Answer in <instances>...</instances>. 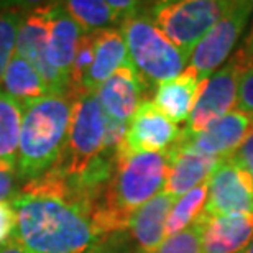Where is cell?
<instances>
[{
	"label": "cell",
	"mask_w": 253,
	"mask_h": 253,
	"mask_svg": "<svg viewBox=\"0 0 253 253\" xmlns=\"http://www.w3.org/2000/svg\"><path fill=\"white\" fill-rule=\"evenodd\" d=\"M13 237L28 253H87L100 240L85 202L43 192H18Z\"/></svg>",
	"instance_id": "obj_1"
},
{
	"label": "cell",
	"mask_w": 253,
	"mask_h": 253,
	"mask_svg": "<svg viewBox=\"0 0 253 253\" xmlns=\"http://www.w3.org/2000/svg\"><path fill=\"white\" fill-rule=\"evenodd\" d=\"M166 174V153H126L120 150L112 176L92 206V222L100 239L125 232L131 214L163 192Z\"/></svg>",
	"instance_id": "obj_2"
},
{
	"label": "cell",
	"mask_w": 253,
	"mask_h": 253,
	"mask_svg": "<svg viewBox=\"0 0 253 253\" xmlns=\"http://www.w3.org/2000/svg\"><path fill=\"white\" fill-rule=\"evenodd\" d=\"M73 94H48L23 107L17 173L23 183L58 163L68 141L74 107Z\"/></svg>",
	"instance_id": "obj_3"
},
{
	"label": "cell",
	"mask_w": 253,
	"mask_h": 253,
	"mask_svg": "<svg viewBox=\"0 0 253 253\" xmlns=\"http://www.w3.org/2000/svg\"><path fill=\"white\" fill-rule=\"evenodd\" d=\"M120 30L130 63L146 87L178 78L188 68L189 56L176 48L151 23L143 10L126 17L120 23Z\"/></svg>",
	"instance_id": "obj_4"
},
{
	"label": "cell",
	"mask_w": 253,
	"mask_h": 253,
	"mask_svg": "<svg viewBox=\"0 0 253 253\" xmlns=\"http://www.w3.org/2000/svg\"><path fill=\"white\" fill-rule=\"evenodd\" d=\"M229 0H163L151 3V23L186 56L191 58L201 38L230 7Z\"/></svg>",
	"instance_id": "obj_5"
},
{
	"label": "cell",
	"mask_w": 253,
	"mask_h": 253,
	"mask_svg": "<svg viewBox=\"0 0 253 253\" xmlns=\"http://www.w3.org/2000/svg\"><path fill=\"white\" fill-rule=\"evenodd\" d=\"M253 12L250 0H234L229 10L196 44L189 58L188 69L201 81L211 78L222 64L229 61L237 42L242 37Z\"/></svg>",
	"instance_id": "obj_6"
},
{
	"label": "cell",
	"mask_w": 253,
	"mask_h": 253,
	"mask_svg": "<svg viewBox=\"0 0 253 253\" xmlns=\"http://www.w3.org/2000/svg\"><path fill=\"white\" fill-rule=\"evenodd\" d=\"M245 68L247 66L239 54L234 53V56L229 58L225 66H222L202 83L192 112L186 122V131L199 133L237 109L239 83Z\"/></svg>",
	"instance_id": "obj_7"
},
{
	"label": "cell",
	"mask_w": 253,
	"mask_h": 253,
	"mask_svg": "<svg viewBox=\"0 0 253 253\" xmlns=\"http://www.w3.org/2000/svg\"><path fill=\"white\" fill-rule=\"evenodd\" d=\"M207 183V201L202 214H253V181L249 169L220 160Z\"/></svg>",
	"instance_id": "obj_8"
},
{
	"label": "cell",
	"mask_w": 253,
	"mask_h": 253,
	"mask_svg": "<svg viewBox=\"0 0 253 253\" xmlns=\"http://www.w3.org/2000/svg\"><path fill=\"white\" fill-rule=\"evenodd\" d=\"M48 15L49 5L25 8L18 27L15 54L27 59L38 71L49 94H71L66 81L48 63Z\"/></svg>",
	"instance_id": "obj_9"
},
{
	"label": "cell",
	"mask_w": 253,
	"mask_h": 253,
	"mask_svg": "<svg viewBox=\"0 0 253 253\" xmlns=\"http://www.w3.org/2000/svg\"><path fill=\"white\" fill-rule=\"evenodd\" d=\"M179 133V126L166 119L151 100H143L126 125L120 150L126 153H166Z\"/></svg>",
	"instance_id": "obj_10"
},
{
	"label": "cell",
	"mask_w": 253,
	"mask_h": 253,
	"mask_svg": "<svg viewBox=\"0 0 253 253\" xmlns=\"http://www.w3.org/2000/svg\"><path fill=\"white\" fill-rule=\"evenodd\" d=\"M253 130V114L234 109L199 133L181 130L183 140L196 151L217 160L230 158Z\"/></svg>",
	"instance_id": "obj_11"
},
{
	"label": "cell",
	"mask_w": 253,
	"mask_h": 253,
	"mask_svg": "<svg viewBox=\"0 0 253 253\" xmlns=\"http://www.w3.org/2000/svg\"><path fill=\"white\" fill-rule=\"evenodd\" d=\"M166 156H168V174L163 192L173 199H178L186 192L204 184L220 163V160L214 156L196 151L183 140L181 133L176 143L166 151Z\"/></svg>",
	"instance_id": "obj_12"
},
{
	"label": "cell",
	"mask_w": 253,
	"mask_h": 253,
	"mask_svg": "<svg viewBox=\"0 0 253 253\" xmlns=\"http://www.w3.org/2000/svg\"><path fill=\"white\" fill-rule=\"evenodd\" d=\"M84 30L71 17L64 3H51L48 15V49L46 56L51 68L66 81L69 87L76 51Z\"/></svg>",
	"instance_id": "obj_13"
},
{
	"label": "cell",
	"mask_w": 253,
	"mask_h": 253,
	"mask_svg": "<svg viewBox=\"0 0 253 253\" xmlns=\"http://www.w3.org/2000/svg\"><path fill=\"white\" fill-rule=\"evenodd\" d=\"M202 253H244L253 242V214L197 217Z\"/></svg>",
	"instance_id": "obj_14"
},
{
	"label": "cell",
	"mask_w": 253,
	"mask_h": 253,
	"mask_svg": "<svg viewBox=\"0 0 253 253\" xmlns=\"http://www.w3.org/2000/svg\"><path fill=\"white\" fill-rule=\"evenodd\" d=\"M145 87V83L128 59V63L100 85L95 97L109 119L128 124L138 105L143 102Z\"/></svg>",
	"instance_id": "obj_15"
},
{
	"label": "cell",
	"mask_w": 253,
	"mask_h": 253,
	"mask_svg": "<svg viewBox=\"0 0 253 253\" xmlns=\"http://www.w3.org/2000/svg\"><path fill=\"white\" fill-rule=\"evenodd\" d=\"M176 199L160 192L131 214L125 237L133 253H153L163 244L166 220Z\"/></svg>",
	"instance_id": "obj_16"
},
{
	"label": "cell",
	"mask_w": 253,
	"mask_h": 253,
	"mask_svg": "<svg viewBox=\"0 0 253 253\" xmlns=\"http://www.w3.org/2000/svg\"><path fill=\"white\" fill-rule=\"evenodd\" d=\"M126 63L128 51L122 30L115 27L95 32L94 59L81 84V94H95L100 85Z\"/></svg>",
	"instance_id": "obj_17"
},
{
	"label": "cell",
	"mask_w": 253,
	"mask_h": 253,
	"mask_svg": "<svg viewBox=\"0 0 253 253\" xmlns=\"http://www.w3.org/2000/svg\"><path fill=\"white\" fill-rule=\"evenodd\" d=\"M204 81L186 68L181 76L156 85L153 102L156 109L171 120L174 125L186 124L199 95V89Z\"/></svg>",
	"instance_id": "obj_18"
},
{
	"label": "cell",
	"mask_w": 253,
	"mask_h": 253,
	"mask_svg": "<svg viewBox=\"0 0 253 253\" xmlns=\"http://www.w3.org/2000/svg\"><path fill=\"white\" fill-rule=\"evenodd\" d=\"M0 85H2L0 89L2 92L10 95L23 107L49 94L38 71L27 59L20 58L17 54L10 59Z\"/></svg>",
	"instance_id": "obj_19"
},
{
	"label": "cell",
	"mask_w": 253,
	"mask_h": 253,
	"mask_svg": "<svg viewBox=\"0 0 253 253\" xmlns=\"http://www.w3.org/2000/svg\"><path fill=\"white\" fill-rule=\"evenodd\" d=\"M23 105L0 90V161L17 166Z\"/></svg>",
	"instance_id": "obj_20"
},
{
	"label": "cell",
	"mask_w": 253,
	"mask_h": 253,
	"mask_svg": "<svg viewBox=\"0 0 253 253\" xmlns=\"http://www.w3.org/2000/svg\"><path fill=\"white\" fill-rule=\"evenodd\" d=\"M64 7L85 33L115 28L117 23H122L119 13L104 0H68Z\"/></svg>",
	"instance_id": "obj_21"
},
{
	"label": "cell",
	"mask_w": 253,
	"mask_h": 253,
	"mask_svg": "<svg viewBox=\"0 0 253 253\" xmlns=\"http://www.w3.org/2000/svg\"><path fill=\"white\" fill-rule=\"evenodd\" d=\"M207 201V183L197 186L192 191L186 192L184 196L178 197L171 211L168 214V220H166V230L165 235L166 239L171 235H176L184 229H188L191 224H194V220L204 212Z\"/></svg>",
	"instance_id": "obj_22"
},
{
	"label": "cell",
	"mask_w": 253,
	"mask_h": 253,
	"mask_svg": "<svg viewBox=\"0 0 253 253\" xmlns=\"http://www.w3.org/2000/svg\"><path fill=\"white\" fill-rule=\"evenodd\" d=\"M27 7L0 3V83L10 59L15 56L18 27Z\"/></svg>",
	"instance_id": "obj_23"
},
{
	"label": "cell",
	"mask_w": 253,
	"mask_h": 253,
	"mask_svg": "<svg viewBox=\"0 0 253 253\" xmlns=\"http://www.w3.org/2000/svg\"><path fill=\"white\" fill-rule=\"evenodd\" d=\"M153 253H202L199 220L196 219L194 224H191L188 229L165 239Z\"/></svg>",
	"instance_id": "obj_24"
},
{
	"label": "cell",
	"mask_w": 253,
	"mask_h": 253,
	"mask_svg": "<svg viewBox=\"0 0 253 253\" xmlns=\"http://www.w3.org/2000/svg\"><path fill=\"white\" fill-rule=\"evenodd\" d=\"M23 181L17 173V166L0 161V202L12 201L18 194Z\"/></svg>",
	"instance_id": "obj_25"
},
{
	"label": "cell",
	"mask_w": 253,
	"mask_h": 253,
	"mask_svg": "<svg viewBox=\"0 0 253 253\" xmlns=\"http://www.w3.org/2000/svg\"><path fill=\"white\" fill-rule=\"evenodd\" d=\"M237 109L253 114V63L245 68L239 83V99Z\"/></svg>",
	"instance_id": "obj_26"
},
{
	"label": "cell",
	"mask_w": 253,
	"mask_h": 253,
	"mask_svg": "<svg viewBox=\"0 0 253 253\" xmlns=\"http://www.w3.org/2000/svg\"><path fill=\"white\" fill-rule=\"evenodd\" d=\"M87 253H133L125 237V232L105 237L104 242H97Z\"/></svg>",
	"instance_id": "obj_27"
},
{
	"label": "cell",
	"mask_w": 253,
	"mask_h": 253,
	"mask_svg": "<svg viewBox=\"0 0 253 253\" xmlns=\"http://www.w3.org/2000/svg\"><path fill=\"white\" fill-rule=\"evenodd\" d=\"M15 225H17V212L12 201L0 202V245L12 239Z\"/></svg>",
	"instance_id": "obj_28"
},
{
	"label": "cell",
	"mask_w": 253,
	"mask_h": 253,
	"mask_svg": "<svg viewBox=\"0 0 253 253\" xmlns=\"http://www.w3.org/2000/svg\"><path fill=\"white\" fill-rule=\"evenodd\" d=\"M225 160H230L234 165L240 166V168H244V169L250 168V165L253 163V130L245 138L244 143L235 150V153L232 155L230 158H225Z\"/></svg>",
	"instance_id": "obj_29"
},
{
	"label": "cell",
	"mask_w": 253,
	"mask_h": 253,
	"mask_svg": "<svg viewBox=\"0 0 253 253\" xmlns=\"http://www.w3.org/2000/svg\"><path fill=\"white\" fill-rule=\"evenodd\" d=\"M235 53L239 54L242 61L245 63V66L249 64V61L253 58V20H252V27H250L249 35L245 37L244 43H242V46L237 49Z\"/></svg>",
	"instance_id": "obj_30"
},
{
	"label": "cell",
	"mask_w": 253,
	"mask_h": 253,
	"mask_svg": "<svg viewBox=\"0 0 253 253\" xmlns=\"http://www.w3.org/2000/svg\"><path fill=\"white\" fill-rule=\"evenodd\" d=\"M0 253H28V252L18 244V240L15 237H12L3 245H0Z\"/></svg>",
	"instance_id": "obj_31"
},
{
	"label": "cell",
	"mask_w": 253,
	"mask_h": 253,
	"mask_svg": "<svg viewBox=\"0 0 253 253\" xmlns=\"http://www.w3.org/2000/svg\"><path fill=\"white\" fill-rule=\"evenodd\" d=\"M244 253H253V242H252V244H250L249 247H247V250H245Z\"/></svg>",
	"instance_id": "obj_32"
},
{
	"label": "cell",
	"mask_w": 253,
	"mask_h": 253,
	"mask_svg": "<svg viewBox=\"0 0 253 253\" xmlns=\"http://www.w3.org/2000/svg\"><path fill=\"white\" fill-rule=\"evenodd\" d=\"M249 173H250V176H252V181H253V163L250 165V168H249Z\"/></svg>",
	"instance_id": "obj_33"
},
{
	"label": "cell",
	"mask_w": 253,
	"mask_h": 253,
	"mask_svg": "<svg viewBox=\"0 0 253 253\" xmlns=\"http://www.w3.org/2000/svg\"><path fill=\"white\" fill-rule=\"evenodd\" d=\"M252 63H253V58H252V59H250V61H249V64H252ZM249 64H247V66H249Z\"/></svg>",
	"instance_id": "obj_34"
}]
</instances>
